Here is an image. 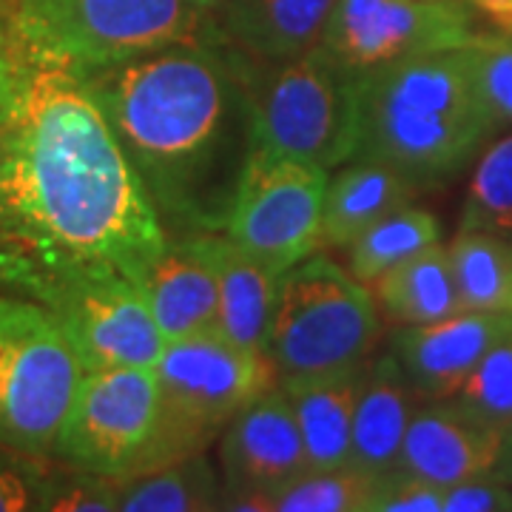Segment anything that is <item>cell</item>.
Here are the masks:
<instances>
[{"label":"cell","instance_id":"1","mask_svg":"<svg viewBox=\"0 0 512 512\" xmlns=\"http://www.w3.org/2000/svg\"><path fill=\"white\" fill-rule=\"evenodd\" d=\"M168 239L86 86L35 72L0 157V291L49 308L92 282L143 285Z\"/></svg>","mask_w":512,"mask_h":512},{"label":"cell","instance_id":"2","mask_svg":"<svg viewBox=\"0 0 512 512\" xmlns=\"http://www.w3.org/2000/svg\"><path fill=\"white\" fill-rule=\"evenodd\" d=\"M168 237L222 234L256 151L254 92L211 43H183L83 80Z\"/></svg>","mask_w":512,"mask_h":512},{"label":"cell","instance_id":"3","mask_svg":"<svg viewBox=\"0 0 512 512\" xmlns=\"http://www.w3.org/2000/svg\"><path fill=\"white\" fill-rule=\"evenodd\" d=\"M470 46L404 57L359 74L353 157L393 165L419 188L470 163L495 131L478 92Z\"/></svg>","mask_w":512,"mask_h":512},{"label":"cell","instance_id":"4","mask_svg":"<svg viewBox=\"0 0 512 512\" xmlns=\"http://www.w3.org/2000/svg\"><path fill=\"white\" fill-rule=\"evenodd\" d=\"M0 9L35 72L80 83L171 46L214 40L188 0H0Z\"/></svg>","mask_w":512,"mask_h":512},{"label":"cell","instance_id":"5","mask_svg":"<svg viewBox=\"0 0 512 512\" xmlns=\"http://www.w3.org/2000/svg\"><path fill=\"white\" fill-rule=\"evenodd\" d=\"M382 333L376 299L328 256H308L279 279L265 356L276 382L365 367Z\"/></svg>","mask_w":512,"mask_h":512},{"label":"cell","instance_id":"6","mask_svg":"<svg viewBox=\"0 0 512 512\" xmlns=\"http://www.w3.org/2000/svg\"><path fill=\"white\" fill-rule=\"evenodd\" d=\"M83 376L55 311L0 291V447L52 461Z\"/></svg>","mask_w":512,"mask_h":512},{"label":"cell","instance_id":"7","mask_svg":"<svg viewBox=\"0 0 512 512\" xmlns=\"http://www.w3.org/2000/svg\"><path fill=\"white\" fill-rule=\"evenodd\" d=\"M160 467L205 453L245 404L276 382L265 353L237 348L220 330L168 342L160 365Z\"/></svg>","mask_w":512,"mask_h":512},{"label":"cell","instance_id":"8","mask_svg":"<svg viewBox=\"0 0 512 512\" xmlns=\"http://www.w3.org/2000/svg\"><path fill=\"white\" fill-rule=\"evenodd\" d=\"M160 421L154 370H86L52 461L111 481L160 470Z\"/></svg>","mask_w":512,"mask_h":512},{"label":"cell","instance_id":"9","mask_svg":"<svg viewBox=\"0 0 512 512\" xmlns=\"http://www.w3.org/2000/svg\"><path fill=\"white\" fill-rule=\"evenodd\" d=\"M256 94V148L330 171L350 163L359 143L356 77L322 49L276 63Z\"/></svg>","mask_w":512,"mask_h":512},{"label":"cell","instance_id":"10","mask_svg":"<svg viewBox=\"0 0 512 512\" xmlns=\"http://www.w3.org/2000/svg\"><path fill=\"white\" fill-rule=\"evenodd\" d=\"M325 188L328 171L256 148L222 234L274 274H288L319 248Z\"/></svg>","mask_w":512,"mask_h":512},{"label":"cell","instance_id":"11","mask_svg":"<svg viewBox=\"0 0 512 512\" xmlns=\"http://www.w3.org/2000/svg\"><path fill=\"white\" fill-rule=\"evenodd\" d=\"M464 0H336L316 49L350 77L476 40Z\"/></svg>","mask_w":512,"mask_h":512},{"label":"cell","instance_id":"12","mask_svg":"<svg viewBox=\"0 0 512 512\" xmlns=\"http://www.w3.org/2000/svg\"><path fill=\"white\" fill-rule=\"evenodd\" d=\"M49 308L69 333L86 370H154L168 348V339L137 282H92L55 299Z\"/></svg>","mask_w":512,"mask_h":512},{"label":"cell","instance_id":"13","mask_svg":"<svg viewBox=\"0 0 512 512\" xmlns=\"http://www.w3.org/2000/svg\"><path fill=\"white\" fill-rule=\"evenodd\" d=\"M220 461L231 493H276L308 470L302 433L285 390L276 384L245 404L222 430Z\"/></svg>","mask_w":512,"mask_h":512},{"label":"cell","instance_id":"14","mask_svg":"<svg viewBox=\"0 0 512 512\" xmlns=\"http://www.w3.org/2000/svg\"><path fill=\"white\" fill-rule=\"evenodd\" d=\"M504 444L507 433L476 419L453 399L421 402L404 433L396 470L450 490L495 473L504 456Z\"/></svg>","mask_w":512,"mask_h":512},{"label":"cell","instance_id":"15","mask_svg":"<svg viewBox=\"0 0 512 512\" xmlns=\"http://www.w3.org/2000/svg\"><path fill=\"white\" fill-rule=\"evenodd\" d=\"M512 330V313L461 311L430 325H404L393 359L424 402L453 399L495 342Z\"/></svg>","mask_w":512,"mask_h":512},{"label":"cell","instance_id":"16","mask_svg":"<svg viewBox=\"0 0 512 512\" xmlns=\"http://www.w3.org/2000/svg\"><path fill=\"white\" fill-rule=\"evenodd\" d=\"M140 288L168 342L217 330V271L208 234L168 239Z\"/></svg>","mask_w":512,"mask_h":512},{"label":"cell","instance_id":"17","mask_svg":"<svg viewBox=\"0 0 512 512\" xmlns=\"http://www.w3.org/2000/svg\"><path fill=\"white\" fill-rule=\"evenodd\" d=\"M333 6L336 0H228L211 29L242 55L288 63L319 46Z\"/></svg>","mask_w":512,"mask_h":512},{"label":"cell","instance_id":"18","mask_svg":"<svg viewBox=\"0 0 512 512\" xmlns=\"http://www.w3.org/2000/svg\"><path fill=\"white\" fill-rule=\"evenodd\" d=\"M421 402L424 399L407 382L393 353L362 367L353 410L350 467L362 470L370 478L396 470L404 433Z\"/></svg>","mask_w":512,"mask_h":512},{"label":"cell","instance_id":"19","mask_svg":"<svg viewBox=\"0 0 512 512\" xmlns=\"http://www.w3.org/2000/svg\"><path fill=\"white\" fill-rule=\"evenodd\" d=\"M419 191L393 165L353 157L325 188L319 248H348L387 214L410 205Z\"/></svg>","mask_w":512,"mask_h":512},{"label":"cell","instance_id":"20","mask_svg":"<svg viewBox=\"0 0 512 512\" xmlns=\"http://www.w3.org/2000/svg\"><path fill=\"white\" fill-rule=\"evenodd\" d=\"M208 251L217 271V330L237 348L265 353L282 276L225 234H208Z\"/></svg>","mask_w":512,"mask_h":512},{"label":"cell","instance_id":"21","mask_svg":"<svg viewBox=\"0 0 512 512\" xmlns=\"http://www.w3.org/2000/svg\"><path fill=\"white\" fill-rule=\"evenodd\" d=\"M359 373L362 367L350 373L279 382L296 413L308 470H339L350 464Z\"/></svg>","mask_w":512,"mask_h":512},{"label":"cell","instance_id":"22","mask_svg":"<svg viewBox=\"0 0 512 512\" xmlns=\"http://www.w3.org/2000/svg\"><path fill=\"white\" fill-rule=\"evenodd\" d=\"M370 288L387 316L402 325H430L464 311L450 251L441 242L390 268Z\"/></svg>","mask_w":512,"mask_h":512},{"label":"cell","instance_id":"23","mask_svg":"<svg viewBox=\"0 0 512 512\" xmlns=\"http://www.w3.org/2000/svg\"><path fill=\"white\" fill-rule=\"evenodd\" d=\"M120 512H211L222 487L205 453L117 481Z\"/></svg>","mask_w":512,"mask_h":512},{"label":"cell","instance_id":"24","mask_svg":"<svg viewBox=\"0 0 512 512\" xmlns=\"http://www.w3.org/2000/svg\"><path fill=\"white\" fill-rule=\"evenodd\" d=\"M447 251L464 311L512 313V239L458 231Z\"/></svg>","mask_w":512,"mask_h":512},{"label":"cell","instance_id":"25","mask_svg":"<svg viewBox=\"0 0 512 512\" xmlns=\"http://www.w3.org/2000/svg\"><path fill=\"white\" fill-rule=\"evenodd\" d=\"M441 242V222L436 214L419 205H404L387 214L362 237L348 245V271L362 285H373L390 268L402 265L404 259L421 254Z\"/></svg>","mask_w":512,"mask_h":512},{"label":"cell","instance_id":"26","mask_svg":"<svg viewBox=\"0 0 512 512\" xmlns=\"http://www.w3.org/2000/svg\"><path fill=\"white\" fill-rule=\"evenodd\" d=\"M458 231L512 239V134L481 154L461 205Z\"/></svg>","mask_w":512,"mask_h":512},{"label":"cell","instance_id":"27","mask_svg":"<svg viewBox=\"0 0 512 512\" xmlns=\"http://www.w3.org/2000/svg\"><path fill=\"white\" fill-rule=\"evenodd\" d=\"M376 478L356 467L305 470L271 493L276 512H362Z\"/></svg>","mask_w":512,"mask_h":512},{"label":"cell","instance_id":"28","mask_svg":"<svg viewBox=\"0 0 512 512\" xmlns=\"http://www.w3.org/2000/svg\"><path fill=\"white\" fill-rule=\"evenodd\" d=\"M453 402L501 433H512V330L487 350V356L461 384Z\"/></svg>","mask_w":512,"mask_h":512},{"label":"cell","instance_id":"29","mask_svg":"<svg viewBox=\"0 0 512 512\" xmlns=\"http://www.w3.org/2000/svg\"><path fill=\"white\" fill-rule=\"evenodd\" d=\"M470 52L478 92L495 128L512 126V35L476 37Z\"/></svg>","mask_w":512,"mask_h":512},{"label":"cell","instance_id":"30","mask_svg":"<svg viewBox=\"0 0 512 512\" xmlns=\"http://www.w3.org/2000/svg\"><path fill=\"white\" fill-rule=\"evenodd\" d=\"M40 512H120L117 481L63 464L49 467Z\"/></svg>","mask_w":512,"mask_h":512},{"label":"cell","instance_id":"31","mask_svg":"<svg viewBox=\"0 0 512 512\" xmlns=\"http://www.w3.org/2000/svg\"><path fill=\"white\" fill-rule=\"evenodd\" d=\"M444 493L436 484L404 470H390L373 481L362 512H441Z\"/></svg>","mask_w":512,"mask_h":512},{"label":"cell","instance_id":"32","mask_svg":"<svg viewBox=\"0 0 512 512\" xmlns=\"http://www.w3.org/2000/svg\"><path fill=\"white\" fill-rule=\"evenodd\" d=\"M52 461L0 447V512H40Z\"/></svg>","mask_w":512,"mask_h":512},{"label":"cell","instance_id":"33","mask_svg":"<svg viewBox=\"0 0 512 512\" xmlns=\"http://www.w3.org/2000/svg\"><path fill=\"white\" fill-rule=\"evenodd\" d=\"M35 83V69L20 52L6 15L0 9V131L9 128L20 117Z\"/></svg>","mask_w":512,"mask_h":512},{"label":"cell","instance_id":"34","mask_svg":"<svg viewBox=\"0 0 512 512\" xmlns=\"http://www.w3.org/2000/svg\"><path fill=\"white\" fill-rule=\"evenodd\" d=\"M441 512H512V487L495 470L490 476L450 487Z\"/></svg>","mask_w":512,"mask_h":512},{"label":"cell","instance_id":"35","mask_svg":"<svg viewBox=\"0 0 512 512\" xmlns=\"http://www.w3.org/2000/svg\"><path fill=\"white\" fill-rule=\"evenodd\" d=\"M470 12L498 29V35H512V0H464Z\"/></svg>","mask_w":512,"mask_h":512},{"label":"cell","instance_id":"36","mask_svg":"<svg viewBox=\"0 0 512 512\" xmlns=\"http://www.w3.org/2000/svg\"><path fill=\"white\" fill-rule=\"evenodd\" d=\"M222 512H276L268 493H231L222 490Z\"/></svg>","mask_w":512,"mask_h":512},{"label":"cell","instance_id":"37","mask_svg":"<svg viewBox=\"0 0 512 512\" xmlns=\"http://www.w3.org/2000/svg\"><path fill=\"white\" fill-rule=\"evenodd\" d=\"M197 12H200L202 18L208 20V23H214V18L220 15L222 9H225V3L228 0H188Z\"/></svg>","mask_w":512,"mask_h":512},{"label":"cell","instance_id":"38","mask_svg":"<svg viewBox=\"0 0 512 512\" xmlns=\"http://www.w3.org/2000/svg\"><path fill=\"white\" fill-rule=\"evenodd\" d=\"M498 473L512 487V433L507 436V444H504V456H501V464H498Z\"/></svg>","mask_w":512,"mask_h":512},{"label":"cell","instance_id":"39","mask_svg":"<svg viewBox=\"0 0 512 512\" xmlns=\"http://www.w3.org/2000/svg\"><path fill=\"white\" fill-rule=\"evenodd\" d=\"M3 146H6V128L0 131V157H3Z\"/></svg>","mask_w":512,"mask_h":512},{"label":"cell","instance_id":"40","mask_svg":"<svg viewBox=\"0 0 512 512\" xmlns=\"http://www.w3.org/2000/svg\"><path fill=\"white\" fill-rule=\"evenodd\" d=\"M211 512H222V498H220V504H217V507H214V510Z\"/></svg>","mask_w":512,"mask_h":512}]
</instances>
